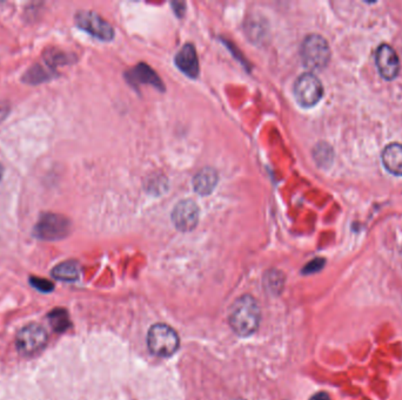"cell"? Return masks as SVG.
Listing matches in <instances>:
<instances>
[{
    "mask_svg": "<svg viewBox=\"0 0 402 400\" xmlns=\"http://www.w3.org/2000/svg\"><path fill=\"white\" fill-rule=\"evenodd\" d=\"M260 318V308L256 299L249 294H245L236 301L229 311V326L241 337H249L259 328Z\"/></svg>",
    "mask_w": 402,
    "mask_h": 400,
    "instance_id": "cell-1",
    "label": "cell"
},
{
    "mask_svg": "<svg viewBox=\"0 0 402 400\" xmlns=\"http://www.w3.org/2000/svg\"><path fill=\"white\" fill-rule=\"evenodd\" d=\"M301 59L312 71H319L327 66L331 59V48L327 40L319 34H309L301 45Z\"/></svg>",
    "mask_w": 402,
    "mask_h": 400,
    "instance_id": "cell-2",
    "label": "cell"
},
{
    "mask_svg": "<svg viewBox=\"0 0 402 400\" xmlns=\"http://www.w3.org/2000/svg\"><path fill=\"white\" fill-rule=\"evenodd\" d=\"M179 336L175 330L166 324H155L149 330L147 346L158 357H170L179 349Z\"/></svg>",
    "mask_w": 402,
    "mask_h": 400,
    "instance_id": "cell-3",
    "label": "cell"
},
{
    "mask_svg": "<svg viewBox=\"0 0 402 400\" xmlns=\"http://www.w3.org/2000/svg\"><path fill=\"white\" fill-rule=\"evenodd\" d=\"M48 332L43 326L32 323L20 330L16 338L17 349L21 354L31 356L48 344Z\"/></svg>",
    "mask_w": 402,
    "mask_h": 400,
    "instance_id": "cell-4",
    "label": "cell"
},
{
    "mask_svg": "<svg viewBox=\"0 0 402 400\" xmlns=\"http://www.w3.org/2000/svg\"><path fill=\"white\" fill-rule=\"evenodd\" d=\"M323 85L316 75L305 73L296 79L294 83V97L301 106H316L323 98Z\"/></svg>",
    "mask_w": 402,
    "mask_h": 400,
    "instance_id": "cell-5",
    "label": "cell"
},
{
    "mask_svg": "<svg viewBox=\"0 0 402 400\" xmlns=\"http://www.w3.org/2000/svg\"><path fill=\"white\" fill-rule=\"evenodd\" d=\"M71 223L66 217L55 214H46L40 219L36 226L35 234L37 237L48 241L64 239L70 232Z\"/></svg>",
    "mask_w": 402,
    "mask_h": 400,
    "instance_id": "cell-6",
    "label": "cell"
},
{
    "mask_svg": "<svg viewBox=\"0 0 402 400\" xmlns=\"http://www.w3.org/2000/svg\"><path fill=\"white\" fill-rule=\"evenodd\" d=\"M75 23L82 30L90 33L97 39L108 41L113 39L115 37L113 28L97 13L90 12V11L79 12L75 17Z\"/></svg>",
    "mask_w": 402,
    "mask_h": 400,
    "instance_id": "cell-7",
    "label": "cell"
},
{
    "mask_svg": "<svg viewBox=\"0 0 402 400\" xmlns=\"http://www.w3.org/2000/svg\"><path fill=\"white\" fill-rule=\"evenodd\" d=\"M172 222L180 232H191L199 222V208L194 201L179 202L172 212Z\"/></svg>",
    "mask_w": 402,
    "mask_h": 400,
    "instance_id": "cell-8",
    "label": "cell"
},
{
    "mask_svg": "<svg viewBox=\"0 0 402 400\" xmlns=\"http://www.w3.org/2000/svg\"><path fill=\"white\" fill-rule=\"evenodd\" d=\"M375 63L378 67L379 73L386 80H393L396 78L400 71V60L396 52L390 48V45L383 43L376 51Z\"/></svg>",
    "mask_w": 402,
    "mask_h": 400,
    "instance_id": "cell-9",
    "label": "cell"
},
{
    "mask_svg": "<svg viewBox=\"0 0 402 400\" xmlns=\"http://www.w3.org/2000/svg\"><path fill=\"white\" fill-rule=\"evenodd\" d=\"M175 63L178 68L185 73L189 78H197L200 72L199 68V60H198L197 51L193 45L186 43L180 51L175 55Z\"/></svg>",
    "mask_w": 402,
    "mask_h": 400,
    "instance_id": "cell-10",
    "label": "cell"
},
{
    "mask_svg": "<svg viewBox=\"0 0 402 400\" xmlns=\"http://www.w3.org/2000/svg\"><path fill=\"white\" fill-rule=\"evenodd\" d=\"M127 78L132 83H149L151 86L164 90V85L157 73L146 63H139L127 74Z\"/></svg>",
    "mask_w": 402,
    "mask_h": 400,
    "instance_id": "cell-11",
    "label": "cell"
},
{
    "mask_svg": "<svg viewBox=\"0 0 402 400\" xmlns=\"http://www.w3.org/2000/svg\"><path fill=\"white\" fill-rule=\"evenodd\" d=\"M383 163L390 173L402 177V145L390 143L383 152Z\"/></svg>",
    "mask_w": 402,
    "mask_h": 400,
    "instance_id": "cell-12",
    "label": "cell"
},
{
    "mask_svg": "<svg viewBox=\"0 0 402 400\" xmlns=\"http://www.w3.org/2000/svg\"><path fill=\"white\" fill-rule=\"evenodd\" d=\"M218 183V174L214 169L204 168L194 177V190L200 195H209L213 192Z\"/></svg>",
    "mask_w": 402,
    "mask_h": 400,
    "instance_id": "cell-13",
    "label": "cell"
},
{
    "mask_svg": "<svg viewBox=\"0 0 402 400\" xmlns=\"http://www.w3.org/2000/svg\"><path fill=\"white\" fill-rule=\"evenodd\" d=\"M79 264L75 261L60 263L52 270V276L63 282H75L79 279Z\"/></svg>",
    "mask_w": 402,
    "mask_h": 400,
    "instance_id": "cell-14",
    "label": "cell"
},
{
    "mask_svg": "<svg viewBox=\"0 0 402 400\" xmlns=\"http://www.w3.org/2000/svg\"><path fill=\"white\" fill-rule=\"evenodd\" d=\"M48 318H50L52 328L57 332H64L71 326L70 319H68V314L64 309H55V310L48 314Z\"/></svg>",
    "mask_w": 402,
    "mask_h": 400,
    "instance_id": "cell-15",
    "label": "cell"
},
{
    "mask_svg": "<svg viewBox=\"0 0 402 400\" xmlns=\"http://www.w3.org/2000/svg\"><path fill=\"white\" fill-rule=\"evenodd\" d=\"M32 287L41 292H51L55 289L53 283L50 282L48 279H40V277H31L30 279Z\"/></svg>",
    "mask_w": 402,
    "mask_h": 400,
    "instance_id": "cell-16",
    "label": "cell"
},
{
    "mask_svg": "<svg viewBox=\"0 0 402 400\" xmlns=\"http://www.w3.org/2000/svg\"><path fill=\"white\" fill-rule=\"evenodd\" d=\"M323 266H325V261L321 259H313L312 262L308 263L307 266L304 268L303 272L308 275V274H314V272H318V271L323 269Z\"/></svg>",
    "mask_w": 402,
    "mask_h": 400,
    "instance_id": "cell-17",
    "label": "cell"
},
{
    "mask_svg": "<svg viewBox=\"0 0 402 400\" xmlns=\"http://www.w3.org/2000/svg\"><path fill=\"white\" fill-rule=\"evenodd\" d=\"M311 400H331V398H329L327 393L319 392L312 397Z\"/></svg>",
    "mask_w": 402,
    "mask_h": 400,
    "instance_id": "cell-18",
    "label": "cell"
},
{
    "mask_svg": "<svg viewBox=\"0 0 402 400\" xmlns=\"http://www.w3.org/2000/svg\"><path fill=\"white\" fill-rule=\"evenodd\" d=\"M3 174H4V168H3V165L0 163V181H1V177H3Z\"/></svg>",
    "mask_w": 402,
    "mask_h": 400,
    "instance_id": "cell-19",
    "label": "cell"
}]
</instances>
